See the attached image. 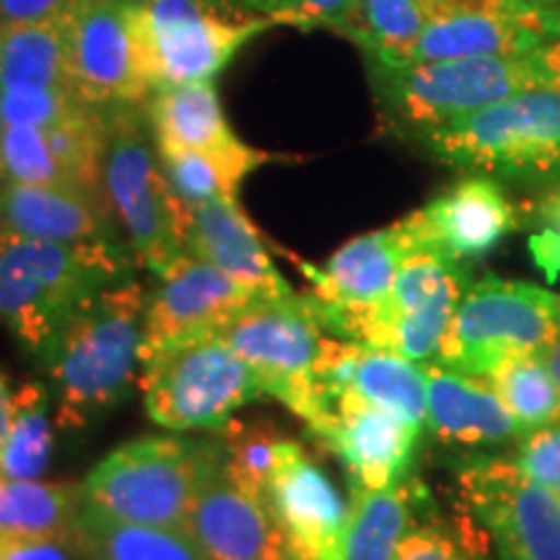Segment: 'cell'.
Returning a JSON list of instances; mask_svg holds the SVG:
<instances>
[{
  "label": "cell",
  "instance_id": "9",
  "mask_svg": "<svg viewBox=\"0 0 560 560\" xmlns=\"http://www.w3.org/2000/svg\"><path fill=\"white\" fill-rule=\"evenodd\" d=\"M140 369L145 412L170 431L221 429L231 412L265 397L260 376L219 335L159 350Z\"/></svg>",
  "mask_w": 560,
  "mask_h": 560
},
{
  "label": "cell",
  "instance_id": "12",
  "mask_svg": "<svg viewBox=\"0 0 560 560\" xmlns=\"http://www.w3.org/2000/svg\"><path fill=\"white\" fill-rule=\"evenodd\" d=\"M459 493L501 560H560V499L511 457L467 465Z\"/></svg>",
  "mask_w": 560,
  "mask_h": 560
},
{
  "label": "cell",
  "instance_id": "37",
  "mask_svg": "<svg viewBox=\"0 0 560 560\" xmlns=\"http://www.w3.org/2000/svg\"><path fill=\"white\" fill-rule=\"evenodd\" d=\"M240 3L276 24H291L306 32L332 30L346 37L355 9V0H240Z\"/></svg>",
  "mask_w": 560,
  "mask_h": 560
},
{
  "label": "cell",
  "instance_id": "5",
  "mask_svg": "<svg viewBox=\"0 0 560 560\" xmlns=\"http://www.w3.org/2000/svg\"><path fill=\"white\" fill-rule=\"evenodd\" d=\"M423 132L444 164L511 179L560 177V86L532 89Z\"/></svg>",
  "mask_w": 560,
  "mask_h": 560
},
{
  "label": "cell",
  "instance_id": "41",
  "mask_svg": "<svg viewBox=\"0 0 560 560\" xmlns=\"http://www.w3.org/2000/svg\"><path fill=\"white\" fill-rule=\"evenodd\" d=\"M540 219L545 231L532 240V252H535V262L550 278H556L560 272V187L542 200Z\"/></svg>",
  "mask_w": 560,
  "mask_h": 560
},
{
  "label": "cell",
  "instance_id": "13",
  "mask_svg": "<svg viewBox=\"0 0 560 560\" xmlns=\"http://www.w3.org/2000/svg\"><path fill=\"white\" fill-rule=\"evenodd\" d=\"M60 24L70 86L83 102L117 107L151 94L132 24V0H70Z\"/></svg>",
  "mask_w": 560,
  "mask_h": 560
},
{
  "label": "cell",
  "instance_id": "38",
  "mask_svg": "<svg viewBox=\"0 0 560 560\" xmlns=\"http://www.w3.org/2000/svg\"><path fill=\"white\" fill-rule=\"evenodd\" d=\"M511 462L529 480L548 488L550 493H556L560 499V420L552 425H542V429L524 433L516 441Z\"/></svg>",
  "mask_w": 560,
  "mask_h": 560
},
{
  "label": "cell",
  "instance_id": "3",
  "mask_svg": "<svg viewBox=\"0 0 560 560\" xmlns=\"http://www.w3.org/2000/svg\"><path fill=\"white\" fill-rule=\"evenodd\" d=\"M376 70L392 115L410 128L429 130L524 91L560 86V42L532 52L376 66Z\"/></svg>",
  "mask_w": 560,
  "mask_h": 560
},
{
  "label": "cell",
  "instance_id": "25",
  "mask_svg": "<svg viewBox=\"0 0 560 560\" xmlns=\"http://www.w3.org/2000/svg\"><path fill=\"white\" fill-rule=\"evenodd\" d=\"M149 120L159 151H221L242 143L223 115L213 81L153 91Z\"/></svg>",
  "mask_w": 560,
  "mask_h": 560
},
{
  "label": "cell",
  "instance_id": "46",
  "mask_svg": "<svg viewBox=\"0 0 560 560\" xmlns=\"http://www.w3.org/2000/svg\"><path fill=\"white\" fill-rule=\"evenodd\" d=\"M5 240V226H3V215H0V242Z\"/></svg>",
  "mask_w": 560,
  "mask_h": 560
},
{
  "label": "cell",
  "instance_id": "33",
  "mask_svg": "<svg viewBox=\"0 0 560 560\" xmlns=\"http://www.w3.org/2000/svg\"><path fill=\"white\" fill-rule=\"evenodd\" d=\"M522 436L560 420V384L542 355H516L486 376Z\"/></svg>",
  "mask_w": 560,
  "mask_h": 560
},
{
  "label": "cell",
  "instance_id": "19",
  "mask_svg": "<svg viewBox=\"0 0 560 560\" xmlns=\"http://www.w3.org/2000/svg\"><path fill=\"white\" fill-rule=\"evenodd\" d=\"M325 416L335 402L353 400L384 408L408 423L425 425V371L389 348L327 338L319 366ZM325 420V418H322Z\"/></svg>",
  "mask_w": 560,
  "mask_h": 560
},
{
  "label": "cell",
  "instance_id": "2",
  "mask_svg": "<svg viewBox=\"0 0 560 560\" xmlns=\"http://www.w3.org/2000/svg\"><path fill=\"white\" fill-rule=\"evenodd\" d=\"M115 242H47L5 234L0 242V322L42 361L79 306L130 280Z\"/></svg>",
  "mask_w": 560,
  "mask_h": 560
},
{
  "label": "cell",
  "instance_id": "4",
  "mask_svg": "<svg viewBox=\"0 0 560 560\" xmlns=\"http://www.w3.org/2000/svg\"><path fill=\"white\" fill-rule=\"evenodd\" d=\"M223 465V450L190 439L143 436L109 452L81 486L83 506L130 524L182 529L192 501Z\"/></svg>",
  "mask_w": 560,
  "mask_h": 560
},
{
  "label": "cell",
  "instance_id": "26",
  "mask_svg": "<svg viewBox=\"0 0 560 560\" xmlns=\"http://www.w3.org/2000/svg\"><path fill=\"white\" fill-rule=\"evenodd\" d=\"M0 89H73L60 19L0 24Z\"/></svg>",
  "mask_w": 560,
  "mask_h": 560
},
{
  "label": "cell",
  "instance_id": "23",
  "mask_svg": "<svg viewBox=\"0 0 560 560\" xmlns=\"http://www.w3.org/2000/svg\"><path fill=\"white\" fill-rule=\"evenodd\" d=\"M187 252L215 265L260 299H283L296 293L272 265L260 234L236 206V198L208 200L192 210Z\"/></svg>",
  "mask_w": 560,
  "mask_h": 560
},
{
  "label": "cell",
  "instance_id": "39",
  "mask_svg": "<svg viewBox=\"0 0 560 560\" xmlns=\"http://www.w3.org/2000/svg\"><path fill=\"white\" fill-rule=\"evenodd\" d=\"M0 560H89L73 535L52 537H0Z\"/></svg>",
  "mask_w": 560,
  "mask_h": 560
},
{
  "label": "cell",
  "instance_id": "6",
  "mask_svg": "<svg viewBox=\"0 0 560 560\" xmlns=\"http://www.w3.org/2000/svg\"><path fill=\"white\" fill-rule=\"evenodd\" d=\"M107 109L104 200L115 210L138 260L153 276L187 252L192 208L174 192L159 149L153 151L130 104Z\"/></svg>",
  "mask_w": 560,
  "mask_h": 560
},
{
  "label": "cell",
  "instance_id": "36",
  "mask_svg": "<svg viewBox=\"0 0 560 560\" xmlns=\"http://www.w3.org/2000/svg\"><path fill=\"white\" fill-rule=\"evenodd\" d=\"M86 107L73 89H0V125L50 130Z\"/></svg>",
  "mask_w": 560,
  "mask_h": 560
},
{
  "label": "cell",
  "instance_id": "42",
  "mask_svg": "<svg viewBox=\"0 0 560 560\" xmlns=\"http://www.w3.org/2000/svg\"><path fill=\"white\" fill-rule=\"evenodd\" d=\"M70 0H0V24H34L60 19Z\"/></svg>",
  "mask_w": 560,
  "mask_h": 560
},
{
  "label": "cell",
  "instance_id": "31",
  "mask_svg": "<svg viewBox=\"0 0 560 560\" xmlns=\"http://www.w3.org/2000/svg\"><path fill=\"white\" fill-rule=\"evenodd\" d=\"M436 0H355L348 37L359 42L374 66H408Z\"/></svg>",
  "mask_w": 560,
  "mask_h": 560
},
{
  "label": "cell",
  "instance_id": "29",
  "mask_svg": "<svg viewBox=\"0 0 560 560\" xmlns=\"http://www.w3.org/2000/svg\"><path fill=\"white\" fill-rule=\"evenodd\" d=\"M75 532L89 560H206L185 529L109 520L86 506Z\"/></svg>",
  "mask_w": 560,
  "mask_h": 560
},
{
  "label": "cell",
  "instance_id": "15",
  "mask_svg": "<svg viewBox=\"0 0 560 560\" xmlns=\"http://www.w3.org/2000/svg\"><path fill=\"white\" fill-rule=\"evenodd\" d=\"M552 42H560L552 0H436L410 62L532 52Z\"/></svg>",
  "mask_w": 560,
  "mask_h": 560
},
{
  "label": "cell",
  "instance_id": "14",
  "mask_svg": "<svg viewBox=\"0 0 560 560\" xmlns=\"http://www.w3.org/2000/svg\"><path fill=\"white\" fill-rule=\"evenodd\" d=\"M462 293L459 262L433 249H412L405 255L387 301L363 322L353 342L389 348L416 363L439 361Z\"/></svg>",
  "mask_w": 560,
  "mask_h": 560
},
{
  "label": "cell",
  "instance_id": "21",
  "mask_svg": "<svg viewBox=\"0 0 560 560\" xmlns=\"http://www.w3.org/2000/svg\"><path fill=\"white\" fill-rule=\"evenodd\" d=\"M182 529L206 560H257L280 542L262 495L223 465L200 488Z\"/></svg>",
  "mask_w": 560,
  "mask_h": 560
},
{
  "label": "cell",
  "instance_id": "8",
  "mask_svg": "<svg viewBox=\"0 0 560 560\" xmlns=\"http://www.w3.org/2000/svg\"><path fill=\"white\" fill-rule=\"evenodd\" d=\"M560 330V296L524 280L467 285L439 350V363L486 376L516 355H542Z\"/></svg>",
  "mask_w": 560,
  "mask_h": 560
},
{
  "label": "cell",
  "instance_id": "20",
  "mask_svg": "<svg viewBox=\"0 0 560 560\" xmlns=\"http://www.w3.org/2000/svg\"><path fill=\"white\" fill-rule=\"evenodd\" d=\"M314 433L346 465L350 486L380 490L402 482L420 429L376 405L335 402Z\"/></svg>",
  "mask_w": 560,
  "mask_h": 560
},
{
  "label": "cell",
  "instance_id": "11",
  "mask_svg": "<svg viewBox=\"0 0 560 560\" xmlns=\"http://www.w3.org/2000/svg\"><path fill=\"white\" fill-rule=\"evenodd\" d=\"M418 249L405 219L355 236L335 249L322 268L301 265L314 317L335 338L355 340L361 325L387 301L405 255Z\"/></svg>",
  "mask_w": 560,
  "mask_h": 560
},
{
  "label": "cell",
  "instance_id": "40",
  "mask_svg": "<svg viewBox=\"0 0 560 560\" xmlns=\"http://www.w3.org/2000/svg\"><path fill=\"white\" fill-rule=\"evenodd\" d=\"M395 560H472L462 545L433 524H412Z\"/></svg>",
  "mask_w": 560,
  "mask_h": 560
},
{
  "label": "cell",
  "instance_id": "34",
  "mask_svg": "<svg viewBox=\"0 0 560 560\" xmlns=\"http://www.w3.org/2000/svg\"><path fill=\"white\" fill-rule=\"evenodd\" d=\"M223 429V467L234 475L242 486L265 495L272 475L283 459L289 457L296 441L265 423H240L229 420Z\"/></svg>",
  "mask_w": 560,
  "mask_h": 560
},
{
  "label": "cell",
  "instance_id": "44",
  "mask_svg": "<svg viewBox=\"0 0 560 560\" xmlns=\"http://www.w3.org/2000/svg\"><path fill=\"white\" fill-rule=\"evenodd\" d=\"M542 359H545V363H548L552 376H556L558 384H560V330L556 335V340L550 342V348L542 353Z\"/></svg>",
  "mask_w": 560,
  "mask_h": 560
},
{
  "label": "cell",
  "instance_id": "22",
  "mask_svg": "<svg viewBox=\"0 0 560 560\" xmlns=\"http://www.w3.org/2000/svg\"><path fill=\"white\" fill-rule=\"evenodd\" d=\"M425 423L444 444L499 446L522 431L482 376L465 374L444 363H423Z\"/></svg>",
  "mask_w": 560,
  "mask_h": 560
},
{
  "label": "cell",
  "instance_id": "35",
  "mask_svg": "<svg viewBox=\"0 0 560 560\" xmlns=\"http://www.w3.org/2000/svg\"><path fill=\"white\" fill-rule=\"evenodd\" d=\"M0 172L21 185L75 187L55 156L47 132L30 125H0Z\"/></svg>",
  "mask_w": 560,
  "mask_h": 560
},
{
  "label": "cell",
  "instance_id": "43",
  "mask_svg": "<svg viewBox=\"0 0 560 560\" xmlns=\"http://www.w3.org/2000/svg\"><path fill=\"white\" fill-rule=\"evenodd\" d=\"M11 412H13V392L9 389V382H5V376L0 374V452H3L5 436H9Z\"/></svg>",
  "mask_w": 560,
  "mask_h": 560
},
{
  "label": "cell",
  "instance_id": "30",
  "mask_svg": "<svg viewBox=\"0 0 560 560\" xmlns=\"http://www.w3.org/2000/svg\"><path fill=\"white\" fill-rule=\"evenodd\" d=\"M412 529V490L405 482L380 490L350 488L346 560H395Z\"/></svg>",
  "mask_w": 560,
  "mask_h": 560
},
{
  "label": "cell",
  "instance_id": "10",
  "mask_svg": "<svg viewBox=\"0 0 560 560\" xmlns=\"http://www.w3.org/2000/svg\"><path fill=\"white\" fill-rule=\"evenodd\" d=\"M132 24L151 91L213 81L276 21L229 19L215 0H132Z\"/></svg>",
  "mask_w": 560,
  "mask_h": 560
},
{
  "label": "cell",
  "instance_id": "45",
  "mask_svg": "<svg viewBox=\"0 0 560 560\" xmlns=\"http://www.w3.org/2000/svg\"><path fill=\"white\" fill-rule=\"evenodd\" d=\"M257 560H296L291 556L289 550H285V545H283V540H280L278 545H272V548L265 552L262 558H257Z\"/></svg>",
  "mask_w": 560,
  "mask_h": 560
},
{
  "label": "cell",
  "instance_id": "18",
  "mask_svg": "<svg viewBox=\"0 0 560 560\" xmlns=\"http://www.w3.org/2000/svg\"><path fill=\"white\" fill-rule=\"evenodd\" d=\"M412 242L452 262L480 260L516 226V210L488 174L452 185L423 208L405 215Z\"/></svg>",
  "mask_w": 560,
  "mask_h": 560
},
{
  "label": "cell",
  "instance_id": "1",
  "mask_svg": "<svg viewBox=\"0 0 560 560\" xmlns=\"http://www.w3.org/2000/svg\"><path fill=\"white\" fill-rule=\"evenodd\" d=\"M145 289L136 280L104 289L75 310L45 353L60 429L75 431L120 405L143 346Z\"/></svg>",
  "mask_w": 560,
  "mask_h": 560
},
{
  "label": "cell",
  "instance_id": "27",
  "mask_svg": "<svg viewBox=\"0 0 560 560\" xmlns=\"http://www.w3.org/2000/svg\"><path fill=\"white\" fill-rule=\"evenodd\" d=\"M81 506V486L0 475V537L73 535Z\"/></svg>",
  "mask_w": 560,
  "mask_h": 560
},
{
  "label": "cell",
  "instance_id": "28",
  "mask_svg": "<svg viewBox=\"0 0 560 560\" xmlns=\"http://www.w3.org/2000/svg\"><path fill=\"white\" fill-rule=\"evenodd\" d=\"M159 156L174 192L192 210L208 200L236 198L242 182L270 161L244 140L221 151H159Z\"/></svg>",
  "mask_w": 560,
  "mask_h": 560
},
{
  "label": "cell",
  "instance_id": "32",
  "mask_svg": "<svg viewBox=\"0 0 560 560\" xmlns=\"http://www.w3.org/2000/svg\"><path fill=\"white\" fill-rule=\"evenodd\" d=\"M50 392L39 382H24L13 392L9 436L0 452V475L13 480H42L52 459Z\"/></svg>",
  "mask_w": 560,
  "mask_h": 560
},
{
  "label": "cell",
  "instance_id": "17",
  "mask_svg": "<svg viewBox=\"0 0 560 560\" xmlns=\"http://www.w3.org/2000/svg\"><path fill=\"white\" fill-rule=\"evenodd\" d=\"M265 503L285 550L296 560H346L350 501L342 499L330 480L301 444L272 475Z\"/></svg>",
  "mask_w": 560,
  "mask_h": 560
},
{
  "label": "cell",
  "instance_id": "7",
  "mask_svg": "<svg viewBox=\"0 0 560 560\" xmlns=\"http://www.w3.org/2000/svg\"><path fill=\"white\" fill-rule=\"evenodd\" d=\"M215 335L260 376L265 395L289 405L312 431L317 429L325 418L319 366L327 335L304 293L249 301Z\"/></svg>",
  "mask_w": 560,
  "mask_h": 560
},
{
  "label": "cell",
  "instance_id": "16",
  "mask_svg": "<svg viewBox=\"0 0 560 560\" xmlns=\"http://www.w3.org/2000/svg\"><path fill=\"white\" fill-rule=\"evenodd\" d=\"M255 299L260 296L231 280L215 265L185 252L156 272V285L145 296L140 366L159 350L215 335Z\"/></svg>",
  "mask_w": 560,
  "mask_h": 560
},
{
  "label": "cell",
  "instance_id": "24",
  "mask_svg": "<svg viewBox=\"0 0 560 560\" xmlns=\"http://www.w3.org/2000/svg\"><path fill=\"white\" fill-rule=\"evenodd\" d=\"M109 206L81 187L0 185V215L5 234L47 242H107Z\"/></svg>",
  "mask_w": 560,
  "mask_h": 560
}]
</instances>
